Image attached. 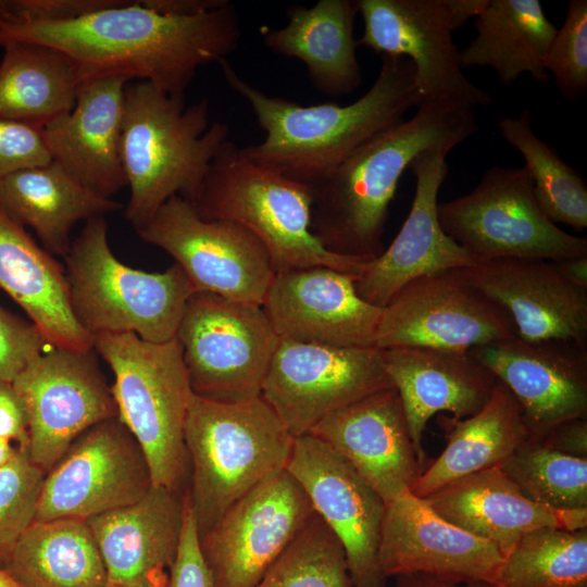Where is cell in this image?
Wrapping results in <instances>:
<instances>
[{"mask_svg": "<svg viewBox=\"0 0 587 587\" xmlns=\"http://www.w3.org/2000/svg\"><path fill=\"white\" fill-rule=\"evenodd\" d=\"M0 438L27 450L28 424L22 398L10 382H0Z\"/></svg>", "mask_w": 587, "mask_h": 587, "instance_id": "cell-46", "label": "cell"}, {"mask_svg": "<svg viewBox=\"0 0 587 587\" xmlns=\"http://www.w3.org/2000/svg\"><path fill=\"white\" fill-rule=\"evenodd\" d=\"M286 470L315 514L340 541L353 587H387L378 564L386 503L340 455L305 434L295 438Z\"/></svg>", "mask_w": 587, "mask_h": 587, "instance_id": "cell-18", "label": "cell"}, {"mask_svg": "<svg viewBox=\"0 0 587 587\" xmlns=\"http://www.w3.org/2000/svg\"><path fill=\"white\" fill-rule=\"evenodd\" d=\"M240 37L237 10L228 0L193 15L159 12L145 0H117L71 20L0 25V46L12 40L58 50L83 83L135 78L174 96L185 95L200 67L235 51Z\"/></svg>", "mask_w": 587, "mask_h": 587, "instance_id": "cell-1", "label": "cell"}, {"mask_svg": "<svg viewBox=\"0 0 587 587\" xmlns=\"http://www.w3.org/2000/svg\"><path fill=\"white\" fill-rule=\"evenodd\" d=\"M357 13L352 0H319L310 8L292 4L285 26L262 28L263 42L279 55L303 62L319 92L346 96L362 82L353 36Z\"/></svg>", "mask_w": 587, "mask_h": 587, "instance_id": "cell-30", "label": "cell"}, {"mask_svg": "<svg viewBox=\"0 0 587 587\" xmlns=\"http://www.w3.org/2000/svg\"><path fill=\"white\" fill-rule=\"evenodd\" d=\"M455 272L507 311L519 338L587 347V289L571 284L555 262L505 258Z\"/></svg>", "mask_w": 587, "mask_h": 587, "instance_id": "cell-23", "label": "cell"}, {"mask_svg": "<svg viewBox=\"0 0 587 587\" xmlns=\"http://www.w3.org/2000/svg\"><path fill=\"white\" fill-rule=\"evenodd\" d=\"M385 370L398 391L420 463L425 464L422 438L428 421L448 412L457 419L478 412L498 383L469 351L423 347L382 350Z\"/></svg>", "mask_w": 587, "mask_h": 587, "instance_id": "cell-26", "label": "cell"}, {"mask_svg": "<svg viewBox=\"0 0 587 587\" xmlns=\"http://www.w3.org/2000/svg\"><path fill=\"white\" fill-rule=\"evenodd\" d=\"M502 562L495 545L446 521L410 490L386 504L378 564L387 579L424 573L455 583L495 584Z\"/></svg>", "mask_w": 587, "mask_h": 587, "instance_id": "cell-20", "label": "cell"}, {"mask_svg": "<svg viewBox=\"0 0 587 587\" xmlns=\"http://www.w3.org/2000/svg\"><path fill=\"white\" fill-rule=\"evenodd\" d=\"M514 336L507 311L451 270L401 288L383 308L375 346L470 351Z\"/></svg>", "mask_w": 587, "mask_h": 587, "instance_id": "cell-17", "label": "cell"}, {"mask_svg": "<svg viewBox=\"0 0 587 587\" xmlns=\"http://www.w3.org/2000/svg\"><path fill=\"white\" fill-rule=\"evenodd\" d=\"M446 521L495 545L503 558L541 527H587V510L559 511L528 499L500 466L448 483L424 498Z\"/></svg>", "mask_w": 587, "mask_h": 587, "instance_id": "cell-28", "label": "cell"}, {"mask_svg": "<svg viewBox=\"0 0 587 587\" xmlns=\"http://www.w3.org/2000/svg\"><path fill=\"white\" fill-rule=\"evenodd\" d=\"M46 472L34 464L24 448L0 466V569L36 517L37 501Z\"/></svg>", "mask_w": 587, "mask_h": 587, "instance_id": "cell-40", "label": "cell"}, {"mask_svg": "<svg viewBox=\"0 0 587 587\" xmlns=\"http://www.w3.org/2000/svg\"><path fill=\"white\" fill-rule=\"evenodd\" d=\"M357 276L325 266L275 274L262 308L280 339L376 347L383 308L363 300Z\"/></svg>", "mask_w": 587, "mask_h": 587, "instance_id": "cell-21", "label": "cell"}, {"mask_svg": "<svg viewBox=\"0 0 587 587\" xmlns=\"http://www.w3.org/2000/svg\"><path fill=\"white\" fill-rule=\"evenodd\" d=\"M437 421L446 447L414 482L410 491L420 498L465 475L500 466L528 438L519 402L499 380L475 414L464 419L440 414Z\"/></svg>", "mask_w": 587, "mask_h": 587, "instance_id": "cell-32", "label": "cell"}, {"mask_svg": "<svg viewBox=\"0 0 587 587\" xmlns=\"http://www.w3.org/2000/svg\"><path fill=\"white\" fill-rule=\"evenodd\" d=\"M536 440L560 453L587 459V417L562 422Z\"/></svg>", "mask_w": 587, "mask_h": 587, "instance_id": "cell-47", "label": "cell"}, {"mask_svg": "<svg viewBox=\"0 0 587 587\" xmlns=\"http://www.w3.org/2000/svg\"><path fill=\"white\" fill-rule=\"evenodd\" d=\"M2 46L0 120L42 129L73 109L83 79L67 57L38 43Z\"/></svg>", "mask_w": 587, "mask_h": 587, "instance_id": "cell-34", "label": "cell"}, {"mask_svg": "<svg viewBox=\"0 0 587 587\" xmlns=\"http://www.w3.org/2000/svg\"><path fill=\"white\" fill-rule=\"evenodd\" d=\"M255 587H353L344 548L315 514Z\"/></svg>", "mask_w": 587, "mask_h": 587, "instance_id": "cell-39", "label": "cell"}, {"mask_svg": "<svg viewBox=\"0 0 587 587\" xmlns=\"http://www.w3.org/2000/svg\"><path fill=\"white\" fill-rule=\"evenodd\" d=\"M192 394L237 402L261 396L279 342L262 305L195 292L176 333Z\"/></svg>", "mask_w": 587, "mask_h": 587, "instance_id": "cell-11", "label": "cell"}, {"mask_svg": "<svg viewBox=\"0 0 587 587\" xmlns=\"http://www.w3.org/2000/svg\"><path fill=\"white\" fill-rule=\"evenodd\" d=\"M152 485L141 447L113 417L80 434L46 473L35 521H87L137 502Z\"/></svg>", "mask_w": 587, "mask_h": 587, "instance_id": "cell-14", "label": "cell"}, {"mask_svg": "<svg viewBox=\"0 0 587 587\" xmlns=\"http://www.w3.org/2000/svg\"><path fill=\"white\" fill-rule=\"evenodd\" d=\"M64 258L72 311L92 337L134 333L150 342L176 337L196 292L177 263L159 273L122 263L109 246L104 216L86 221Z\"/></svg>", "mask_w": 587, "mask_h": 587, "instance_id": "cell-7", "label": "cell"}, {"mask_svg": "<svg viewBox=\"0 0 587 587\" xmlns=\"http://www.w3.org/2000/svg\"><path fill=\"white\" fill-rule=\"evenodd\" d=\"M392 387L376 347L279 339L261 397L296 438L330 413Z\"/></svg>", "mask_w": 587, "mask_h": 587, "instance_id": "cell-13", "label": "cell"}, {"mask_svg": "<svg viewBox=\"0 0 587 587\" xmlns=\"http://www.w3.org/2000/svg\"><path fill=\"white\" fill-rule=\"evenodd\" d=\"M497 587H587V527H541L503 558Z\"/></svg>", "mask_w": 587, "mask_h": 587, "instance_id": "cell-37", "label": "cell"}, {"mask_svg": "<svg viewBox=\"0 0 587 587\" xmlns=\"http://www.w3.org/2000/svg\"><path fill=\"white\" fill-rule=\"evenodd\" d=\"M166 587H214L201 553L198 527L187 491L180 540Z\"/></svg>", "mask_w": 587, "mask_h": 587, "instance_id": "cell-45", "label": "cell"}, {"mask_svg": "<svg viewBox=\"0 0 587 587\" xmlns=\"http://www.w3.org/2000/svg\"><path fill=\"white\" fill-rule=\"evenodd\" d=\"M209 115L207 98L186 105L185 95L165 93L148 82L125 86L120 149L130 190L125 217L136 230L173 196L197 198L228 140V125L210 123Z\"/></svg>", "mask_w": 587, "mask_h": 587, "instance_id": "cell-4", "label": "cell"}, {"mask_svg": "<svg viewBox=\"0 0 587 587\" xmlns=\"http://www.w3.org/2000/svg\"><path fill=\"white\" fill-rule=\"evenodd\" d=\"M137 233L174 259L196 292L262 305L275 276L267 250L250 230L203 220L180 196L163 203Z\"/></svg>", "mask_w": 587, "mask_h": 587, "instance_id": "cell-12", "label": "cell"}, {"mask_svg": "<svg viewBox=\"0 0 587 587\" xmlns=\"http://www.w3.org/2000/svg\"><path fill=\"white\" fill-rule=\"evenodd\" d=\"M0 587H23L4 569H0Z\"/></svg>", "mask_w": 587, "mask_h": 587, "instance_id": "cell-51", "label": "cell"}, {"mask_svg": "<svg viewBox=\"0 0 587 587\" xmlns=\"http://www.w3.org/2000/svg\"><path fill=\"white\" fill-rule=\"evenodd\" d=\"M16 452V447L0 438V466L9 462Z\"/></svg>", "mask_w": 587, "mask_h": 587, "instance_id": "cell-50", "label": "cell"}, {"mask_svg": "<svg viewBox=\"0 0 587 587\" xmlns=\"http://www.w3.org/2000/svg\"><path fill=\"white\" fill-rule=\"evenodd\" d=\"M48 345L41 332L0 305V382L13 383Z\"/></svg>", "mask_w": 587, "mask_h": 587, "instance_id": "cell-42", "label": "cell"}, {"mask_svg": "<svg viewBox=\"0 0 587 587\" xmlns=\"http://www.w3.org/2000/svg\"><path fill=\"white\" fill-rule=\"evenodd\" d=\"M0 288L25 311L50 347L93 349V337L72 311L65 268L1 210Z\"/></svg>", "mask_w": 587, "mask_h": 587, "instance_id": "cell-29", "label": "cell"}, {"mask_svg": "<svg viewBox=\"0 0 587 587\" xmlns=\"http://www.w3.org/2000/svg\"><path fill=\"white\" fill-rule=\"evenodd\" d=\"M51 162L41 128L0 120V179Z\"/></svg>", "mask_w": 587, "mask_h": 587, "instance_id": "cell-43", "label": "cell"}, {"mask_svg": "<svg viewBox=\"0 0 587 587\" xmlns=\"http://www.w3.org/2000/svg\"><path fill=\"white\" fill-rule=\"evenodd\" d=\"M117 0H14L0 1V25L57 22L113 5Z\"/></svg>", "mask_w": 587, "mask_h": 587, "instance_id": "cell-44", "label": "cell"}, {"mask_svg": "<svg viewBox=\"0 0 587 587\" xmlns=\"http://www.w3.org/2000/svg\"><path fill=\"white\" fill-rule=\"evenodd\" d=\"M104 587H120V586H115V585H112V584H107Z\"/></svg>", "mask_w": 587, "mask_h": 587, "instance_id": "cell-52", "label": "cell"}, {"mask_svg": "<svg viewBox=\"0 0 587 587\" xmlns=\"http://www.w3.org/2000/svg\"><path fill=\"white\" fill-rule=\"evenodd\" d=\"M4 570L23 587H104L108 576L87 521H34Z\"/></svg>", "mask_w": 587, "mask_h": 587, "instance_id": "cell-35", "label": "cell"}, {"mask_svg": "<svg viewBox=\"0 0 587 587\" xmlns=\"http://www.w3.org/2000/svg\"><path fill=\"white\" fill-rule=\"evenodd\" d=\"M190 203L203 220L250 230L267 250L275 274L325 266L358 277L372 260L327 250L311 230L312 187L253 163L229 140Z\"/></svg>", "mask_w": 587, "mask_h": 587, "instance_id": "cell-6", "label": "cell"}, {"mask_svg": "<svg viewBox=\"0 0 587 587\" xmlns=\"http://www.w3.org/2000/svg\"><path fill=\"white\" fill-rule=\"evenodd\" d=\"M309 434L345 459L386 504L411 490L424 471L395 387L330 413Z\"/></svg>", "mask_w": 587, "mask_h": 587, "instance_id": "cell-24", "label": "cell"}, {"mask_svg": "<svg viewBox=\"0 0 587 587\" xmlns=\"http://www.w3.org/2000/svg\"><path fill=\"white\" fill-rule=\"evenodd\" d=\"M477 130L473 109L421 103L412 117L366 141L312 187L313 235L332 252L378 257L404 171L422 152H450Z\"/></svg>", "mask_w": 587, "mask_h": 587, "instance_id": "cell-3", "label": "cell"}, {"mask_svg": "<svg viewBox=\"0 0 587 587\" xmlns=\"http://www.w3.org/2000/svg\"><path fill=\"white\" fill-rule=\"evenodd\" d=\"M438 218L475 263L587 257V239L566 233L544 213L524 166L488 168L471 192L438 203Z\"/></svg>", "mask_w": 587, "mask_h": 587, "instance_id": "cell-9", "label": "cell"}, {"mask_svg": "<svg viewBox=\"0 0 587 587\" xmlns=\"http://www.w3.org/2000/svg\"><path fill=\"white\" fill-rule=\"evenodd\" d=\"M223 77L250 105L265 133L260 143L242 147L253 163L310 187L323 180L354 150L397 126L421 104L414 67L402 57L383 55L370 89L347 105H301L268 96L245 80L223 59Z\"/></svg>", "mask_w": 587, "mask_h": 587, "instance_id": "cell-2", "label": "cell"}, {"mask_svg": "<svg viewBox=\"0 0 587 587\" xmlns=\"http://www.w3.org/2000/svg\"><path fill=\"white\" fill-rule=\"evenodd\" d=\"M473 25L476 36L460 50L462 68L490 67L505 86L523 74L550 80L545 61L558 28L539 0H487Z\"/></svg>", "mask_w": 587, "mask_h": 587, "instance_id": "cell-33", "label": "cell"}, {"mask_svg": "<svg viewBox=\"0 0 587 587\" xmlns=\"http://www.w3.org/2000/svg\"><path fill=\"white\" fill-rule=\"evenodd\" d=\"M185 492L152 485L137 502L87 520L109 584L167 586L180 540Z\"/></svg>", "mask_w": 587, "mask_h": 587, "instance_id": "cell-25", "label": "cell"}, {"mask_svg": "<svg viewBox=\"0 0 587 587\" xmlns=\"http://www.w3.org/2000/svg\"><path fill=\"white\" fill-rule=\"evenodd\" d=\"M500 469L530 500L559 511L587 510V459L527 438Z\"/></svg>", "mask_w": 587, "mask_h": 587, "instance_id": "cell-38", "label": "cell"}, {"mask_svg": "<svg viewBox=\"0 0 587 587\" xmlns=\"http://www.w3.org/2000/svg\"><path fill=\"white\" fill-rule=\"evenodd\" d=\"M392 587H497L495 584L472 582L455 583L424 573H410L395 577Z\"/></svg>", "mask_w": 587, "mask_h": 587, "instance_id": "cell-48", "label": "cell"}, {"mask_svg": "<svg viewBox=\"0 0 587 587\" xmlns=\"http://www.w3.org/2000/svg\"><path fill=\"white\" fill-rule=\"evenodd\" d=\"M519 402L528 438L587 417V347L573 341H526L517 336L469 351Z\"/></svg>", "mask_w": 587, "mask_h": 587, "instance_id": "cell-19", "label": "cell"}, {"mask_svg": "<svg viewBox=\"0 0 587 587\" xmlns=\"http://www.w3.org/2000/svg\"><path fill=\"white\" fill-rule=\"evenodd\" d=\"M448 151L430 149L410 165L415 176L411 209L387 249L366 262L355 289L366 302L384 308L410 282L429 274L463 268L475 262L441 228L438 192L448 174Z\"/></svg>", "mask_w": 587, "mask_h": 587, "instance_id": "cell-22", "label": "cell"}, {"mask_svg": "<svg viewBox=\"0 0 587 587\" xmlns=\"http://www.w3.org/2000/svg\"><path fill=\"white\" fill-rule=\"evenodd\" d=\"M555 265L571 284L587 289V257L555 262Z\"/></svg>", "mask_w": 587, "mask_h": 587, "instance_id": "cell-49", "label": "cell"}, {"mask_svg": "<svg viewBox=\"0 0 587 587\" xmlns=\"http://www.w3.org/2000/svg\"><path fill=\"white\" fill-rule=\"evenodd\" d=\"M122 207L87 188L54 162L0 179V210L21 226L33 228L52 255L67 254L70 234L76 223L104 216Z\"/></svg>", "mask_w": 587, "mask_h": 587, "instance_id": "cell-31", "label": "cell"}, {"mask_svg": "<svg viewBox=\"0 0 587 587\" xmlns=\"http://www.w3.org/2000/svg\"><path fill=\"white\" fill-rule=\"evenodd\" d=\"M93 350L113 372L118 419L141 447L153 485L185 491L184 428L192 390L178 339L150 342L134 333L99 334Z\"/></svg>", "mask_w": 587, "mask_h": 587, "instance_id": "cell-8", "label": "cell"}, {"mask_svg": "<svg viewBox=\"0 0 587 587\" xmlns=\"http://www.w3.org/2000/svg\"><path fill=\"white\" fill-rule=\"evenodd\" d=\"M128 83L117 76L84 82L73 109L42 128L52 162L108 198L127 186L120 145Z\"/></svg>", "mask_w": 587, "mask_h": 587, "instance_id": "cell-27", "label": "cell"}, {"mask_svg": "<svg viewBox=\"0 0 587 587\" xmlns=\"http://www.w3.org/2000/svg\"><path fill=\"white\" fill-rule=\"evenodd\" d=\"M501 137L524 158L535 198L553 223L578 232L587 227V185L584 177L559 152L540 139L532 127V114L524 109L517 116L498 122Z\"/></svg>", "mask_w": 587, "mask_h": 587, "instance_id": "cell-36", "label": "cell"}, {"mask_svg": "<svg viewBox=\"0 0 587 587\" xmlns=\"http://www.w3.org/2000/svg\"><path fill=\"white\" fill-rule=\"evenodd\" d=\"M545 67L571 101L587 90V1L571 0L565 20L548 50Z\"/></svg>", "mask_w": 587, "mask_h": 587, "instance_id": "cell-41", "label": "cell"}, {"mask_svg": "<svg viewBox=\"0 0 587 587\" xmlns=\"http://www.w3.org/2000/svg\"><path fill=\"white\" fill-rule=\"evenodd\" d=\"M184 441L186 491L201 537L237 500L286 469L295 437L261 396L223 402L192 394Z\"/></svg>", "mask_w": 587, "mask_h": 587, "instance_id": "cell-5", "label": "cell"}, {"mask_svg": "<svg viewBox=\"0 0 587 587\" xmlns=\"http://www.w3.org/2000/svg\"><path fill=\"white\" fill-rule=\"evenodd\" d=\"M13 386L27 414L28 457L46 473L80 434L118 416L93 349L51 347L26 366Z\"/></svg>", "mask_w": 587, "mask_h": 587, "instance_id": "cell-15", "label": "cell"}, {"mask_svg": "<svg viewBox=\"0 0 587 587\" xmlns=\"http://www.w3.org/2000/svg\"><path fill=\"white\" fill-rule=\"evenodd\" d=\"M315 515L285 469L237 500L201 537L214 587H255Z\"/></svg>", "mask_w": 587, "mask_h": 587, "instance_id": "cell-16", "label": "cell"}, {"mask_svg": "<svg viewBox=\"0 0 587 587\" xmlns=\"http://www.w3.org/2000/svg\"><path fill=\"white\" fill-rule=\"evenodd\" d=\"M487 0H357L363 33L357 47L408 59L421 103L474 109L490 93L463 73L453 33L475 17Z\"/></svg>", "mask_w": 587, "mask_h": 587, "instance_id": "cell-10", "label": "cell"}]
</instances>
